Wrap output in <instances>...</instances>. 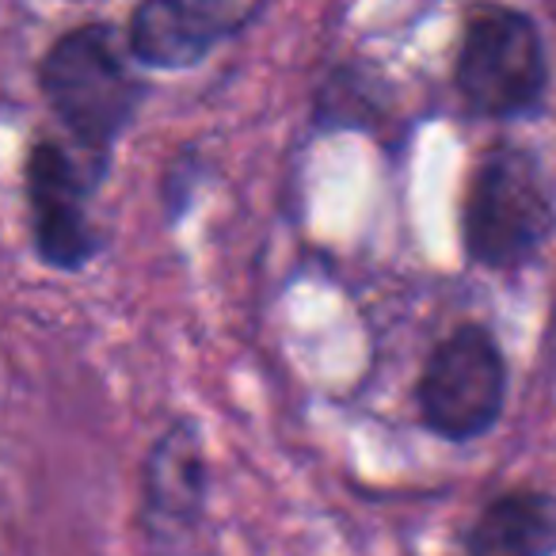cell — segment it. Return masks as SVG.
I'll use <instances>...</instances> for the list:
<instances>
[{"label": "cell", "mask_w": 556, "mask_h": 556, "mask_svg": "<svg viewBox=\"0 0 556 556\" xmlns=\"http://www.w3.org/2000/svg\"><path fill=\"white\" fill-rule=\"evenodd\" d=\"M553 225L556 199L538 156L522 146L488 149L465 191V255L477 267L515 270L541 252Z\"/></svg>", "instance_id": "6da1fadb"}, {"label": "cell", "mask_w": 556, "mask_h": 556, "mask_svg": "<svg viewBox=\"0 0 556 556\" xmlns=\"http://www.w3.org/2000/svg\"><path fill=\"white\" fill-rule=\"evenodd\" d=\"M39 85L65 130L100 161H108L111 146L123 138L146 100V88L126 65L118 35L108 24L73 27L62 35L42 58Z\"/></svg>", "instance_id": "7a4b0ae2"}, {"label": "cell", "mask_w": 556, "mask_h": 556, "mask_svg": "<svg viewBox=\"0 0 556 556\" xmlns=\"http://www.w3.org/2000/svg\"><path fill=\"white\" fill-rule=\"evenodd\" d=\"M454 85L465 108L480 118L533 115L548 88V58L538 24L507 4H477L465 20Z\"/></svg>", "instance_id": "3957f363"}, {"label": "cell", "mask_w": 556, "mask_h": 556, "mask_svg": "<svg viewBox=\"0 0 556 556\" xmlns=\"http://www.w3.org/2000/svg\"><path fill=\"white\" fill-rule=\"evenodd\" d=\"M427 431L446 442L488 434L507 404V358L484 325H462L431 351L416 386Z\"/></svg>", "instance_id": "277c9868"}, {"label": "cell", "mask_w": 556, "mask_h": 556, "mask_svg": "<svg viewBox=\"0 0 556 556\" xmlns=\"http://www.w3.org/2000/svg\"><path fill=\"white\" fill-rule=\"evenodd\" d=\"M27 206L42 263L80 270L92 260L96 232L88 222V176L54 141H39L27 156Z\"/></svg>", "instance_id": "5b68a950"}, {"label": "cell", "mask_w": 556, "mask_h": 556, "mask_svg": "<svg viewBox=\"0 0 556 556\" xmlns=\"http://www.w3.org/2000/svg\"><path fill=\"white\" fill-rule=\"evenodd\" d=\"M240 20V0H138L130 16V54L149 70H194Z\"/></svg>", "instance_id": "8992f818"}, {"label": "cell", "mask_w": 556, "mask_h": 556, "mask_svg": "<svg viewBox=\"0 0 556 556\" xmlns=\"http://www.w3.org/2000/svg\"><path fill=\"white\" fill-rule=\"evenodd\" d=\"M206 510V454L191 424H176L146 457V530L156 541L187 538Z\"/></svg>", "instance_id": "52a82bcc"}, {"label": "cell", "mask_w": 556, "mask_h": 556, "mask_svg": "<svg viewBox=\"0 0 556 556\" xmlns=\"http://www.w3.org/2000/svg\"><path fill=\"white\" fill-rule=\"evenodd\" d=\"M465 556H556V495L518 488L492 500L465 538Z\"/></svg>", "instance_id": "ba28073f"}, {"label": "cell", "mask_w": 556, "mask_h": 556, "mask_svg": "<svg viewBox=\"0 0 556 556\" xmlns=\"http://www.w3.org/2000/svg\"><path fill=\"white\" fill-rule=\"evenodd\" d=\"M77 4H88V0H77Z\"/></svg>", "instance_id": "9c48e42d"}]
</instances>
